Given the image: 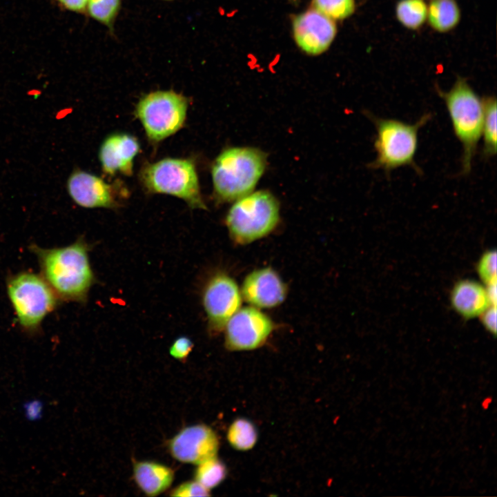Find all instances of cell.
<instances>
[{"label":"cell","mask_w":497,"mask_h":497,"mask_svg":"<svg viewBox=\"0 0 497 497\" xmlns=\"http://www.w3.org/2000/svg\"><path fill=\"white\" fill-rule=\"evenodd\" d=\"M41 275L61 301L84 303L95 282L88 244L79 238L61 247L43 248L32 244Z\"/></svg>","instance_id":"cell-1"},{"label":"cell","mask_w":497,"mask_h":497,"mask_svg":"<svg viewBox=\"0 0 497 497\" xmlns=\"http://www.w3.org/2000/svg\"><path fill=\"white\" fill-rule=\"evenodd\" d=\"M365 114L376 130L373 142L376 157L369 167L389 173L396 168L407 166L420 174L421 170L415 162L418 132L431 120L432 114H424L412 124L396 119L378 117L371 112H365Z\"/></svg>","instance_id":"cell-2"},{"label":"cell","mask_w":497,"mask_h":497,"mask_svg":"<svg viewBox=\"0 0 497 497\" xmlns=\"http://www.w3.org/2000/svg\"><path fill=\"white\" fill-rule=\"evenodd\" d=\"M266 162L264 153L256 148L233 147L224 150L211 168L216 199L232 202L251 193L264 171Z\"/></svg>","instance_id":"cell-3"},{"label":"cell","mask_w":497,"mask_h":497,"mask_svg":"<svg viewBox=\"0 0 497 497\" xmlns=\"http://www.w3.org/2000/svg\"><path fill=\"white\" fill-rule=\"evenodd\" d=\"M448 111L454 133L462 148V173H470L484 119L483 99L467 80L458 77L448 91L437 88Z\"/></svg>","instance_id":"cell-4"},{"label":"cell","mask_w":497,"mask_h":497,"mask_svg":"<svg viewBox=\"0 0 497 497\" xmlns=\"http://www.w3.org/2000/svg\"><path fill=\"white\" fill-rule=\"evenodd\" d=\"M6 290L18 325L29 336L39 334L46 317L61 302L43 277L32 271L8 276Z\"/></svg>","instance_id":"cell-5"},{"label":"cell","mask_w":497,"mask_h":497,"mask_svg":"<svg viewBox=\"0 0 497 497\" xmlns=\"http://www.w3.org/2000/svg\"><path fill=\"white\" fill-rule=\"evenodd\" d=\"M280 220V205L269 192L250 193L235 200L227 213L226 225L231 239L246 244L271 233Z\"/></svg>","instance_id":"cell-6"},{"label":"cell","mask_w":497,"mask_h":497,"mask_svg":"<svg viewBox=\"0 0 497 497\" xmlns=\"http://www.w3.org/2000/svg\"><path fill=\"white\" fill-rule=\"evenodd\" d=\"M140 180L150 193H164L184 200L191 208L206 209L192 160L165 158L144 166Z\"/></svg>","instance_id":"cell-7"},{"label":"cell","mask_w":497,"mask_h":497,"mask_svg":"<svg viewBox=\"0 0 497 497\" xmlns=\"http://www.w3.org/2000/svg\"><path fill=\"white\" fill-rule=\"evenodd\" d=\"M188 99L173 90H158L143 96L135 108L148 138L160 142L182 128L186 118Z\"/></svg>","instance_id":"cell-8"},{"label":"cell","mask_w":497,"mask_h":497,"mask_svg":"<svg viewBox=\"0 0 497 497\" xmlns=\"http://www.w3.org/2000/svg\"><path fill=\"white\" fill-rule=\"evenodd\" d=\"M273 329V320L260 309L241 307L224 329L226 348L233 351L255 349L266 342Z\"/></svg>","instance_id":"cell-9"},{"label":"cell","mask_w":497,"mask_h":497,"mask_svg":"<svg viewBox=\"0 0 497 497\" xmlns=\"http://www.w3.org/2000/svg\"><path fill=\"white\" fill-rule=\"evenodd\" d=\"M240 289L233 278L225 273L213 276L205 286L202 304L211 331L220 332L242 307Z\"/></svg>","instance_id":"cell-10"},{"label":"cell","mask_w":497,"mask_h":497,"mask_svg":"<svg viewBox=\"0 0 497 497\" xmlns=\"http://www.w3.org/2000/svg\"><path fill=\"white\" fill-rule=\"evenodd\" d=\"M219 439L208 425L197 424L182 429L168 441V449L175 460L198 465L217 457Z\"/></svg>","instance_id":"cell-11"},{"label":"cell","mask_w":497,"mask_h":497,"mask_svg":"<svg viewBox=\"0 0 497 497\" xmlns=\"http://www.w3.org/2000/svg\"><path fill=\"white\" fill-rule=\"evenodd\" d=\"M292 30L299 48L310 55L325 52L337 33L334 20L314 8L295 15L292 21Z\"/></svg>","instance_id":"cell-12"},{"label":"cell","mask_w":497,"mask_h":497,"mask_svg":"<svg viewBox=\"0 0 497 497\" xmlns=\"http://www.w3.org/2000/svg\"><path fill=\"white\" fill-rule=\"evenodd\" d=\"M242 299L258 309L275 307L286 296V286L278 273L271 267L254 270L244 279L240 289Z\"/></svg>","instance_id":"cell-13"},{"label":"cell","mask_w":497,"mask_h":497,"mask_svg":"<svg viewBox=\"0 0 497 497\" xmlns=\"http://www.w3.org/2000/svg\"><path fill=\"white\" fill-rule=\"evenodd\" d=\"M66 187L71 199L81 207L114 208L117 205L115 187L85 170H73Z\"/></svg>","instance_id":"cell-14"},{"label":"cell","mask_w":497,"mask_h":497,"mask_svg":"<svg viewBox=\"0 0 497 497\" xmlns=\"http://www.w3.org/2000/svg\"><path fill=\"white\" fill-rule=\"evenodd\" d=\"M140 150L137 139L126 133H115L102 142L99 159L104 173L113 175L117 173L130 176L133 161Z\"/></svg>","instance_id":"cell-15"},{"label":"cell","mask_w":497,"mask_h":497,"mask_svg":"<svg viewBox=\"0 0 497 497\" xmlns=\"http://www.w3.org/2000/svg\"><path fill=\"white\" fill-rule=\"evenodd\" d=\"M450 301L454 310L468 319L480 316L491 306L486 288L471 280H461L454 285Z\"/></svg>","instance_id":"cell-16"},{"label":"cell","mask_w":497,"mask_h":497,"mask_svg":"<svg viewBox=\"0 0 497 497\" xmlns=\"http://www.w3.org/2000/svg\"><path fill=\"white\" fill-rule=\"evenodd\" d=\"M133 479L148 496H157L166 491L174 480L170 467L155 461H136L133 467Z\"/></svg>","instance_id":"cell-17"},{"label":"cell","mask_w":497,"mask_h":497,"mask_svg":"<svg viewBox=\"0 0 497 497\" xmlns=\"http://www.w3.org/2000/svg\"><path fill=\"white\" fill-rule=\"evenodd\" d=\"M460 16V8L455 0H432L427 6L429 24L438 32L454 29L458 24Z\"/></svg>","instance_id":"cell-18"},{"label":"cell","mask_w":497,"mask_h":497,"mask_svg":"<svg viewBox=\"0 0 497 497\" xmlns=\"http://www.w3.org/2000/svg\"><path fill=\"white\" fill-rule=\"evenodd\" d=\"M483 99L484 119L481 137L483 139V155L491 157L496 154V99L489 96Z\"/></svg>","instance_id":"cell-19"},{"label":"cell","mask_w":497,"mask_h":497,"mask_svg":"<svg viewBox=\"0 0 497 497\" xmlns=\"http://www.w3.org/2000/svg\"><path fill=\"white\" fill-rule=\"evenodd\" d=\"M395 11L398 21L410 30L420 28L427 17V6L424 0H400Z\"/></svg>","instance_id":"cell-20"},{"label":"cell","mask_w":497,"mask_h":497,"mask_svg":"<svg viewBox=\"0 0 497 497\" xmlns=\"http://www.w3.org/2000/svg\"><path fill=\"white\" fill-rule=\"evenodd\" d=\"M226 438L234 449L247 451L255 445L257 432L255 425L250 420L237 418L228 427Z\"/></svg>","instance_id":"cell-21"},{"label":"cell","mask_w":497,"mask_h":497,"mask_svg":"<svg viewBox=\"0 0 497 497\" xmlns=\"http://www.w3.org/2000/svg\"><path fill=\"white\" fill-rule=\"evenodd\" d=\"M197 465L194 479L208 490L218 486L226 476V467L217 457Z\"/></svg>","instance_id":"cell-22"},{"label":"cell","mask_w":497,"mask_h":497,"mask_svg":"<svg viewBox=\"0 0 497 497\" xmlns=\"http://www.w3.org/2000/svg\"><path fill=\"white\" fill-rule=\"evenodd\" d=\"M313 8L333 20H342L355 11V0H312Z\"/></svg>","instance_id":"cell-23"},{"label":"cell","mask_w":497,"mask_h":497,"mask_svg":"<svg viewBox=\"0 0 497 497\" xmlns=\"http://www.w3.org/2000/svg\"><path fill=\"white\" fill-rule=\"evenodd\" d=\"M120 0H88L90 14L97 21L110 25L116 16Z\"/></svg>","instance_id":"cell-24"},{"label":"cell","mask_w":497,"mask_h":497,"mask_svg":"<svg viewBox=\"0 0 497 497\" xmlns=\"http://www.w3.org/2000/svg\"><path fill=\"white\" fill-rule=\"evenodd\" d=\"M477 271L486 284L496 282V252L489 250L480 257L477 265Z\"/></svg>","instance_id":"cell-25"},{"label":"cell","mask_w":497,"mask_h":497,"mask_svg":"<svg viewBox=\"0 0 497 497\" xmlns=\"http://www.w3.org/2000/svg\"><path fill=\"white\" fill-rule=\"evenodd\" d=\"M170 496H209L210 490L195 480L186 481L173 489Z\"/></svg>","instance_id":"cell-26"},{"label":"cell","mask_w":497,"mask_h":497,"mask_svg":"<svg viewBox=\"0 0 497 497\" xmlns=\"http://www.w3.org/2000/svg\"><path fill=\"white\" fill-rule=\"evenodd\" d=\"M193 348V343L189 338L180 336L173 342L170 347L169 353L174 358L184 362L188 358Z\"/></svg>","instance_id":"cell-27"},{"label":"cell","mask_w":497,"mask_h":497,"mask_svg":"<svg viewBox=\"0 0 497 497\" xmlns=\"http://www.w3.org/2000/svg\"><path fill=\"white\" fill-rule=\"evenodd\" d=\"M43 402L40 399H32L23 404L24 414L29 421H37L43 416Z\"/></svg>","instance_id":"cell-28"},{"label":"cell","mask_w":497,"mask_h":497,"mask_svg":"<svg viewBox=\"0 0 497 497\" xmlns=\"http://www.w3.org/2000/svg\"><path fill=\"white\" fill-rule=\"evenodd\" d=\"M480 316L486 329L494 335L496 334V307L490 306Z\"/></svg>","instance_id":"cell-29"},{"label":"cell","mask_w":497,"mask_h":497,"mask_svg":"<svg viewBox=\"0 0 497 497\" xmlns=\"http://www.w3.org/2000/svg\"><path fill=\"white\" fill-rule=\"evenodd\" d=\"M68 9L73 11L84 10L88 4V0H59Z\"/></svg>","instance_id":"cell-30"},{"label":"cell","mask_w":497,"mask_h":497,"mask_svg":"<svg viewBox=\"0 0 497 497\" xmlns=\"http://www.w3.org/2000/svg\"><path fill=\"white\" fill-rule=\"evenodd\" d=\"M486 291L491 304L496 306L497 298L496 282L487 284Z\"/></svg>","instance_id":"cell-31"},{"label":"cell","mask_w":497,"mask_h":497,"mask_svg":"<svg viewBox=\"0 0 497 497\" xmlns=\"http://www.w3.org/2000/svg\"><path fill=\"white\" fill-rule=\"evenodd\" d=\"M492 402V398L491 397H487L483 400L482 402V407L484 409H487L490 403Z\"/></svg>","instance_id":"cell-32"}]
</instances>
